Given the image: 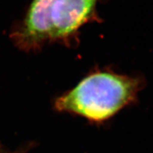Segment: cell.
<instances>
[{
    "label": "cell",
    "mask_w": 153,
    "mask_h": 153,
    "mask_svg": "<svg viewBox=\"0 0 153 153\" xmlns=\"http://www.w3.org/2000/svg\"><path fill=\"white\" fill-rule=\"evenodd\" d=\"M141 82L136 78L97 72L59 97L55 108L94 123L108 120L136 99Z\"/></svg>",
    "instance_id": "cell-1"
},
{
    "label": "cell",
    "mask_w": 153,
    "mask_h": 153,
    "mask_svg": "<svg viewBox=\"0 0 153 153\" xmlns=\"http://www.w3.org/2000/svg\"><path fill=\"white\" fill-rule=\"evenodd\" d=\"M98 0H33L23 27L17 34L27 48L46 41H68L96 17Z\"/></svg>",
    "instance_id": "cell-2"
}]
</instances>
